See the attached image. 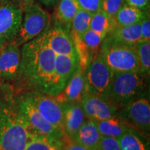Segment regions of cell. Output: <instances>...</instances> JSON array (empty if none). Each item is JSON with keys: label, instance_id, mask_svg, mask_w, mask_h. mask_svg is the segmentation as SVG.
Here are the masks:
<instances>
[{"label": "cell", "instance_id": "obj_18", "mask_svg": "<svg viewBox=\"0 0 150 150\" xmlns=\"http://www.w3.org/2000/svg\"><path fill=\"white\" fill-rule=\"evenodd\" d=\"M117 42L135 46L141 41L140 22L127 26L116 25L110 33L106 35Z\"/></svg>", "mask_w": 150, "mask_h": 150}, {"label": "cell", "instance_id": "obj_25", "mask_svg": "<svg viewBox=\"0 0 150 150\" xmlns=\"http://www.w3.org/2000/svg\"><path fill=\"white\" fill-rule=\"evenodd\" d=\"M92 13L83 10L79 9L70 24L71 36L81 37L84 33L89 29Z\"/></svg>", "mask_w": 150, "mask_h": 150}, {"label": "cell", "instance_id": "obj_35", "mask_svg": "<svg viewBox=\"0 0 150 150\" xmlns=\"http://www.w3.org/2000/svg\"><path fill=\"white\" fill-rule=\"evenodd\" d=\"M41 2L47 6H53L57 4L59 0H40Z\"/></svg>", "mask_w": 150, "mask_h": 150}, {"label": "cell", "instance_id": "obj_34", "mask_svg": "<svg viewBox=\"0 0 150 150\" xmlns=\"http://www.w3.org/2000/svg\"><path fill=\"white\" fill-rule=\"evenodd\" d=\"M18 4L21 7L22 11L27 7L31 6L35 3V0H16Z\"/></svg>", "mask_w": 150, "mask_h": 150}, {"label": "cell", "instance_id": "obj_14", "mask_svg": "<svg viewBox=\"0 0 150 150\" xmlns=\"http://www.w3.org/2000/svg\"><path fill=\"white\" fill-rule=\"evenodd\" d=\"M46 37L48 45L56 54L78 56L70 33L60 25L49 28L46 31Z\"/></svg>", "mask_w": 150, "mask_h": 150}, {"label": "cell", "instance_id": "obj_33", "mask_svg": "<svg viewBox=\"0 0 150 150\" xmlns=\"http://www.w3.org/2000/svg\"><path fill=\"white\" fill-rule=\"evenodd\" d=\"M125 3L131 6L146 11L149 10L150 0H125Z\"/></svg>", "mask_w": 150, "mask_h": 150}, {"label": "cell", "instance_id": "obj_19", "mask_svg": "<svg viewBox=\"0 0 150 150\" xmlns=\"http://www.w3.org/2000/svg\"><path fill=\"white\" fill-rule=\"evenodd\" d=\"M96 124L101 136L112 137L117 139L133 128L117 115L108 119L97 121Z\"/></svg>", "mask_w": 150, "mask_h": 150}, {"label": "cell", "instance_id": "obj_10", "mask_svg": "<svg viewBox=\"0 0 150 150\" xmlns=\"http://www.w3.org/2000/svg\"><path fill=\"white\" fill-rule=\"evenodd\" d=\"M38 111L49 123L64 135V115L63 105L52 95L38 92H27Z\"/></svg>", "mask_w": 150, "mask_h": 150}, {"label": "cell", "instance_id": "obj_28", "mask_svg": "<svg viewBox=\"0 0 150 150\" xmlns=\"http://www.w3.org/2000/svg\"><path fill=\"white\" fill-rule=\"evenodd\" d=\"M125 4V0H102V10L114 19L117 11Z\"/></svg>", "mask_w": 150, "mask_h": 150}, {"label": "cell", "instance_id": "obj_8", "mask_svg": "<svg viewBox=\"0 0 150 150\" xmlns=\"http://www.w3.org/2000/svg\"><path fill=\"white\" fill-rule=\"evenodd\" d=\"M22 16L23 11L16 0L0 4V47L15 40Z\"/></svg>", "mask_w": 150, "mask_h": 150}, {"label": "cell", "instance_id": "obj_1", "mask_svg": "<svg viewBox=\"0 0 150 150\" xmlns=\"http://www.w3.org/2000/svg\"><path fill=\"white\" fill-rule=\"evenodd\" d=\"M56 55L48 45L46 31L24 44L18 76L11 85L16 94L38 92L56 96L59 93L54 68Z\"/></svg>", "mask_w": 150, "mask_h": 150}, {"label": "cell", "instance_id": "obj_27", "mask_svg": "<svg viewBox=\"0 0 150 150\" xmlns=\"http://www.w3.org/2000/svg\"><path fill=\"white\" fill-rule=\"evenodd\" d=\"M106 37L89 29L80 37V38L87 50L91 52L92 55L95 56L98 54L101 45Z\"/></svg>", "mask_w": 150, "mask_h": 150}, {"label": "cell", "instance_id": "obj_20", "mask_svg": "<svg viewBox=\"0 0 150 150\" xmlns=\"http://www.w3.org/2000/svg\"><path fill=\"white\" fill-rule=\"evenodd\" d=\"M145 136H147L131 129L119 138L120 150H149V141Z\"/></svg>", "mask_w": 150, "mask_h": 150}, {"label": "cell", "instance_id": "obj_26", "mask_svg": "<svg viewBox=\"0 0 150 150\" xmlns=\"http://www.w3.org/2000/svg\"><path fill=\"white\" fill-rule=\"evenodd\" d=\"M140 72L147 78L150 74V40L140 41L135 45Z\"/></svg>", "mask_w": 150, "mask_h": 150}, {"label": "cell", "instance_id": "obj_21", "mask_svg": "<svg viewBox=\"0 0 150 150\" xmlns=\"http://www.w3.org/2000/svg\"><path fill=\"white\" fill-rule=\"evenodd\" d=\"M79 7L73 0H59L55 10V18L60 24L70 29V24ZM70 32V31H69Z\"/></svg>", "mask_w": 150, "mask_h": 150}, {"label": "cell", "instance_id": "obj_36", "mask_svg": "<svg viewBox=\"0 0 150 150\" xmlns=\"http://www.w3.org/2000/svg\"><path fill=\"white\" fill-rule=\"evenodd\" d=\"M9 1V0H0V4L6 2V1Z\"/></svg>", "mask_w": 150, "mask_h": 150}, {"label": "cell", "instance_id": "obj_30", "mask_svg": "<svg viewBox=\"0 0 150 150\" xmlns=\"http://www.w3.org/2000/svg\"><path fill=\"white\" fill-rule=\"evenodd\" d=\"M97 150H120L119 139L112 137L101 136Z\"/></svg>", "mask_w": 150, "mask_h": 150}, {"label": "cell", "instance_id": "obj_5", "mask_svg": "<svg viewBox=\"0 0 150 150\" xmlns=\"http://www.w3.org/2000/svg\"><path fill=\"white\" fill-rule=\"evenodd\" d=\"M51 17L36 3L23 10L21 25L14 42L21 47L50 27Z\"/></svg>", "mask_w": 150, "mask_h": 150}, {"label": "cell", "instance_id": "obj_12", "mask_svg": "<svg viewBox=\"0 0 150 150\" xmlns=\"http://www.w3.org/2000/svg\"><path fill=\"white\" fill-rule=\"evenodd\" d=\"M88 119L95 122L108 119L117 114V109L103 97L86 93L81 102Z\"/></svg>", "mask_w": 150, "mask_h": 150}, {"label": "cell", "instance_id": "obj_7", "mask_svg": "<svg viewBox=\"0 0 150 150\" xmlns=\"http://www.w3.org/2000/svg\"><path fill=\"white\" fill-rule=\"evenodd\" d=\"M16 97L22 117L33 134L61 139L63 135L42 117L27 93L16 94Z\"/></svg>", "mask_w": 150, "mask_h": 150}, {"label": "cell", "instance_id": "obj_24", "mask_svg": "<svg viewBox=\"0 0 150 150\" xmlns=\"http://www.w3.org/2000/svg\"><path fill=\"white\" fill-rule=\"evenodd\" d=\"M61 146L60 138L34 135L24 150H61Z\"/></svg>", "mask_w": 150, "mask_h": 150}, {"label": "cell", "instance_id": "obj_11", "mask_svg": "<svg viewBox=\"0 0 150 150\" xmlns=\"http://www.w3.org/2000/svg\"><path fill=\"white\" fill-rule=\"evenodd\" d=\"M20 47L11 42L0 47V83H12L18 76Z\"/></svg>", "mask_w": 150, "mask_h": 150}, {"label": "cell", "instance_id": "obj_13", "mask_svg": "<svg viewBox=\"0 0 150 150\" xmlns=\"http://www.w3.org/2000/svg\"><path fill=\"white\" fill-rule=\"evenodd\" d=\"M86 69L81 67L76 70L63 91L54 96L61 104L65 103H81L86 94Z\"/></svg>", "mask_w": 150, "mask_h": 150}, {"label": "cell", "instance_id": "obj_2", "mask_svg": "<svg viewBox=\"0 0 150 150\" xmlns=\"http://www.w3.org/2000/svg\"><path fill=\"white\" fill-rule=\"evenodd\" d=\"M34 135L20 112L13 86L0 83V150H24Z\"/></svg>", "mask_w": 150, "mask_h": 150}, {"label": "cell", "instance_id": "obj_32", "mask_svg": "<svg viewBox=\"0 0 150 150\" xmlns=\"http://www.w3.org/2000/svg\"><path fill=\"white\" fill-rule=\"evenodd\" d=\"M61 140L62 142L61 150H91L66 136H63Z\"/></svg>", "mask_w": 150, "mask_h": 150}, {"label": "cell", "instance_id": "obj_15", "mask_svg": "<svg viewBox=\"0 0 150 150\" xmlns=\"http://www.w3.org/2000/svg\"><path fill=\"white\" fill-rule=\"evenodd\" d=\"M64 115V135L74 140L81 125L88 119L81 103L62 104Z\"/></svg>", "mask_w": 150, "mask_h": 150}, {"label": "cell", "instance_id": "obj_16", "mask_svg": "<svg viewBox=\"0 0 150 150\" xmlns=\"http://www.w3.org/2000/svg\"><path fill=\"white\" fill-rule=\"evenodd\" d=\"M79 58L78 56L56 54L54 68L59 93L63 91L67 81L79 68Z\"/></svg>", "mask_w": 150, "mask_h": 150}, {"label": "cell", "instance_id": "obj_6", "mask_svg": "<svg viewBox=\"0 0 150 150\" xmlns=\"http://www.w3.org/2000/svg\"><path fill=\"white\" fill-rule=\"evenodd\" d=\"M113 74L102 56L99 53L97 54L86 69V93L106 99Z\"/></svg>", "mask_w": 150, "mask_h": 150}, {"label": "cell", "instance_id": "obj_31", "mask_svg": "<svg viewBox=\"0 0 150 150\" xmlns=\"http://www.w3.org/2000/svg\"><path fill=\"white\" fill-rule=\"evenodd\" d=\"M141 41L150 40V16L149 10L146 11L145 16L140 21Z\"/></svg>", "mask_w": 150, "mask_h": 150}, {"label": "cell", "instance_id": "obj_4", "mask_svg": "<svg viewBox=\"0 0 150 150\" xmlns=\"http://www.w3.org/2000/svg\"><path fill=\"white\" fill-rule=\"evenodd\" d=\"M98 53L114 73L140 72L135 46L117 42L106 36Z\"/></svg>", "mask_w": 150, "mask_h": 150}, {"label": "cell", "instance_id": "obj_17", "mask_svg": "<svg viewBox=\"0 0 150 150\" xmlns=\"http://www.w3.org/2000/svg\"><path fill=\"white\" fill-rule=\"evenodd\" d=\"M101 136L96 122L87 119L78 130L74 140L90 149L97 150Z\"/></svg>", "mask_w": 150, "mask_h": 150}, {"label": "cell", "instance_id": "obj_37", "mask_svg": "<svg viewBox=\"0 0 150 150\" xmlns=\"http://www.w3.org/2000/svg\"><path fill=\"white\" fill-rule=\"evenodd\" d=\"M73 1H76V0H73Z\"/></svg>", "mask_w": 150, "mask_h": 150}, {"label": "cell", "instance_id": "obj_29", "mask_svg": "<svg viewBox=\"0 0 150 150\" xmlns=\"http://www.w3.org/2000/svg\"><path fill=\"white\" fill-rule=\"evenodd\" d=\"M76 1L79 8L92 14L102 10V0H76Z\"/></svg>", "mask_w": 150, "mask_h": 150}, {"label": "cell", "instance_id": "obj_22", "mask_svg": "<svg viewBox=\"0 0 150 150\" xmlns=\"http://www.w3.org/2000/svg\"><path fill=\"white\" fill-rule=\"evenodd\" d=\"M117 25L113 18L100 10L92 14L89 29L106 36Z\"/></svg>", "mask_w": 150, "mask_h": 150}, {"label": "cell", "instance_id": "obj_9", "mask_svg": "<svg viewBox=\"0 0 150 150\" xmlns=\"http://www.w3.org/2000/svg\"><path fill=\"white\" fill-rule=\"evenodd\" d=\"M120 117L131 127L149 136L150 132V104L146 97H139L117 110Z\"/></svg>", "mask_w": 150, "mask_h": 150}, {"label": "cell", "instance_id": "obj_23", "mask_svg": "<svg viewBox=\"0 0 150 150\" xmlns=\"http://www.w3.org/2000/svg\"><path fill=\"white\" fill-rule=\"evenodd\" d=\"M146 11H141L125 4L117 11L114 20L117 25H131L141 21L145 16Z\"/></svg>", "mask_w": 150, "mask_h": 150}, {"label": "cell", "instance_id": "obj_3", "mask_svg": "<svg viewBox=\"0 0 150 150\" xmlns=\"http://www.w3.org/2000/svg\"><path fill=\"white\" fill-rule=\"evenodd\" d=\"M147 78L140 72H115L106 100L117 110L140 97Z\"/></svg>", "mask_w": 150, "mask_h": 150}]
</instances>
